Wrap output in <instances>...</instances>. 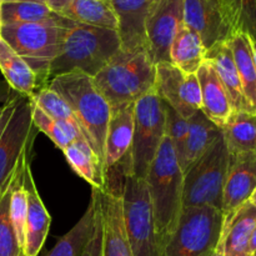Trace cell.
<instances>
[{
    "label": "cell",
    "mask_w": 256,
    "mask_h": 256,
    "mask_svg": "<svg viewBox=\"0 0 256 256\" xmlns=\"http://www.w3.org/2000/svg\"><path fill=\"white\" fill-rule=\"evenodd\" d=\"M2 2H46V0H2Z\"/></svg>",
    "instance_id": "obj_39"
},
{
    "label": "cell",
    "mask_w": 256,
    "mask_h": 256,
    "mask_svg": "<svg viewBox=\"0 0 256 256\" xmlns=\"http://www.w3.org/2000/svg\"><path fill=\"white\" fill-rule=\"evenodd\" d=\"M98 219L96 192L92 190V199L79 222L62 235L44 256H82L94 235Z\"/></svg>",
    "instance_id": "obj_22"
},
{
    "label": "cell",
    "mask_w": 256,
    "mask_h": 256,
    "mask_svg": "<svg viewBox=\"0 0 256 256\" xmlns=\"http://www.w3.org/2000/svg\"><path fill=\"white\" fill-rule=\"evenodd\" d=\"M222 134L230 155L255 152L256 154V114L250 112H234Z\"/></svg>",
    "instance_id": "obj_29"
},
{
    "label": "cell",
    "mask_w": 256,
    "mask_h": 256,
    "mask_svg": "<svg viewBox=\"0 0 256 256\" xmlns=\"http://www.w3.org/2000/svg\"><path fill=\"white\" fill-rule=\"evenodd\" d=\"M170 62L185 74H196L206 59V49L199 35L182 24L175 35L169 52Z\"/></svg>",
    "instance_id": "obj_27"
},
{
    "label": "cell",
    "mask_w": 256,
    "mask_h": 256,
    "mask_svg": "<svg viewBox=\"0 0 256 256\" xmlns=\"http://www.w3.org/2000/svg\"><path fill=\"white\" fill-rule=\"evenodd\" d=\"M229 162L230 152L220 134L209 150L184 174L182 209L209 206L222 212Z\"/></svg>",
    "instance_id": "obj_7"
},
{
    "label": "cell",
    "mask_w": 256,
    "mask_h": 256,
    "mask_svg": "<svg viewBox=\"0 0 256 256\" xmlns=\"http://www.w3.org/2000/svg\"><path fill=\"white\" fill-rule=\"evenodd\" d=\"M36 134L30 99L16 94L14 109L0 132V194L14 176L22 158L32 150Z\"/></svg>",
    "instance_id": "obj_10"
},
{
    "label": "cell",
    "mask_w": 256,
    "mask_h": 256,
    "mask_svg": "<svg viewBox=\"0 0 256 256\" xmlns=\"http://www.w3.org/2000/svg\"><path fill=\"white\" fill-rule=\"evenodd\" d=\"M134 105H125L112 112L104 144V169L106 174L115 166H120L124 176L129 169L134 138Z\"/></svg>",
    "instance_id": "obj_14"
},
{
    "label": "cell",
    "mask_w": 256,
    "mask_h": 256,
    "mask_svg": "<svg viewBox=\"0 0 256 256\" xmlns=\"http://www.w3.org/2000/svg\"><path fill=\"white\" fill-rule=\"evenodd\" d=\"M184 24L194 30L209 50L230 38L229 28L215 0H184Z\"/></svg>",
    "instance_id": "obj_16"
},
{
    "label": "cell",
    "mask_w": 256,
    "mask_h": 256,
    "mask_svg": "<svg viewBox=\"0 0 256 256\" xmlns=\"http://www.w3.org/2000/svg\"><path fill=\"white\" fill-rule=\"evenodd\" d=\"M184 0H158L146 20V52L155 65L170 62L175 35L184 24Z\"/></svg>",
    "instance_id": "obj_11"
},
{
    "label": "cell",
    "mask_w": 256,
    "mask_h": 256,
    "mask_svg": "<svg viewBox=\"0 0 256 256\" xmlns=\"http://www.w3.org/2000/svg\"><path fill=\"white\" fill-rule=\"evenodd\" d=\"M189 122V136L185 145L184 160L182 164V172L196 162L215 142L222 134V129L208 119L206 115L199 110L188 119Z\"/></svg>",
    "instance_id": "obj_28"
},
{
    "label": "cell",
    "mask_w": 256,
    "mask_h": 256,
    "mask_svg": "<svg viewBox=\"0 0 256 256\" xmlns=\"http://www.w3.org/2000/svg\"><path fill=\"white\" fill-rule=\"evenodd\" d=\"M60 18L50 10L46 2H2V25L8 24H32V22H54Z\"/></svg>",
    "instance_id": "obj_32"
},
{
    "label": "cell",
    "mask_w": 256,
    "mask_h": 256,
    "mask_svg": "<svg viewBox=\"0 0 256 256\" xmlns=\"http://www.w3.org/2000/svg\"><path fill=\"white\" fill-rule=\"evenodd\" d=\"M32 102V124L36 128L38 132H42L59 148L60 150H64L68 145L74 142L72 138L70 136L69 132L65 130V128L62 124L52 119V116L42 112L38 105L30 100Z\"/></svg>",
    "instance_id": "obj_34"
},
{
    "label": "cell",
    "mask_w": 256,
    "mask_h": 256,
    "mask_svg": "<svg viewBox=\"0 0 256 256\" xmlns=\"http://www.w3.org/2000/svg\"><path fill=\"white\" fill-rule=\"evenodd\" d=\"M250 252L256 256V225L254 228V232H252V239H250Z\"/></svg>",
    "instance_id": "obj_38"
},
{
    "label": "cell",
    "mask_w": 256,
    "mask_h": 256,
    "mask_svg": "<svg viewBox=\"0 0 256 256\" xmlns=\"http://www.w3.org/2000/svg\"><path fill=\"white\" fill-rule=\"evenodd\" d=\"M206 60L212 65L218 76L222 80L234 112H250L228 40L218 42L216 45L206 50Z\"/></svg>",
    "instance_id": "obj_21"
},
{
    "label": "cell",
    "mask_w": 256,
    "mask_h": 256,
    "mask_svg": "<svg viewBox=\"0 0 256 256\" xmlns=\"http://www.w3.org/2000/svg\"><path fill=\"white\" fill-rule=\"evenodd\" d=\"M29 154H32V152H28L22 158L14 176L12 178V180L8 182L5 189L0 194V256H19L22 252V248L18 242L16 235H15L12 219H10V195H12V186H14L15 179H16L20 166H22V162Z\"/></svg>",
    "instance_id": "obj_33"
},
{
    "label": "cell",
    "mask_w": 256,
    "mask_h": 256,
    "mask_svg": "<svg viewBox=\"0 0 256 256\" xmlns=\"http://www.w3.org/2000/svg\"><path fill=\"white\" fill-rule=\"evenodd\" d=\"M219 6L230 36L244 32L256 40V0H219Z\"/></svg>",
    "instance_id": "obj_31"
},
{
    "label": "cell",
    "mask_w": 256,
    "mask_h": 256,
    "mask_svg": "<svg viewBox=\"0 0 256 256\" xmlns=\"http://www.w3.org/2000/svg\"><path fill=\"white\" fill-rule=\"evenodd\" d=\"M256 225V208L249 202L242 204L222 222L218 256H254L250 239Z\"/></svg>",
    "instance_id": "obj_18"
},
{
    "label": "cell",
    "mask_w": 256,
    "mask_h": 256,
    "mask_svg": "<svg viewBox=\"0 0 256 256\" xmlns=\"http://www.w3.org/2000/svg\"><path fill=\"white\" fill-rule=\"evenodd\" d=\"M196 75L202 89V112L222 129L234 112L229 95L215 69L206 59Z\"/></svg>",
    "instance_id": "obj_20"
},
{
    "label": "cell",
    "mask_w": 256,
    "mask_h": 256,
    "mask_svg": "<svg viewBox=\"0 0 256 256\" xmlns=\"http://www.w3.org/2000/svg\"><path fill=\"white\" fill-rule=\"evenodd\" d=\"M215 256H218V255H215Z\"/></svg>",
    "instance_id": "obj_45"
},
{
    "label": "cell",
    "mask_w": 256,
    "mask_h": 256,
    "mask_svg": "<svg viewBox=\"0 0 256 256\" xmlns=\"http://www.w3.org/2000/svg\"><path fill=\"white\" fill-rule=\"evenodd\" d=\"M94 192H96V190H94ZM96 198H98V192H96ZM102 216H100V209H99V198H98L96 226H95V232H94V235H92V240H90L86 249H85L84 254L82 256H102Z\"/></svg>",
    "instance_id": "obj_36"
},
{
    "label": "cell",
    "mask_w": 256,
    "mask_h": 256,
    "mask_svg": "<svg viewBox=\"0 0 256 256\" xmlns=\"http://www.w3.org/2000/svg\"><path fill=\"white\" fill-rule=\"evenodd\" d=\"M160 246L172 234L182 212L184 172L165 135L145 176Z\"/></svg>",
    "instance_id": "obj_1"
},
{
    "label": "cell",
    "mask_w": 256,
    "mask_h": 256,
    "mask_svg": "<svg viewBox=\"0 0 256 256\" xmlns=\"http://www.w3.org/2000/svg\"><path fill=\"white\" fill-rule=\"evenodd\" d=\"M68 164L82 179L89 182L94 190L104 192L108 186L106 172L102 160L94 149L85 142H74L64 150Z\"/></svg>",
    "instance_id": "obj_24"
},
{
    "label": "cell",
    "mask_w": 256,
    "mask_h": 256,
    "mask_svg": "<svg viewBox=\"0 0 256 256\" xmlns=\"http://www.w3.org/2000/svg\"><path fill=\"white\" fill-rule=\"evenodd\" d=\"M0 72L9 86L16 94L32 98L39 90V82L35 72L28 62L0 36Z\"/></svg>",
    "instance_id": "obj_23"
},
{
    "label": "cell",
    "mask_w": 256,
    "mask_h": 256,
    "mask_svg": "<svg viewBox=\"0 0 256 256\" xmlns=\"http://www.w3.org/2000/svg\"><path fill=\"white\" fill-rule=\"evenodd\" d=\"M15 102H16V95L12 98H10L5 104L0 105V132H2V126H4L5 122L8 120L9 115L12 114V109H14Z\"/></svg>",
    "instance_id": "obj_37"
},
{
    "label": "cell",
    "mask_w": 256,
    "mask_h": 256,
    "mask_svg": "<svg viewBox=\"0 0 256 256\" xmlns=\"http://www.w3.org/2000/svg\"><path fill=\"white\" fill-rule=\"evenodd\" d=\"M156 65L146 52L120 50L106 66L94 76V82L112 110L135 104L155 89Z\"/></svg>",
    "instance_id": "obj_4"
},
{
    "label": "cell",
    "mask_w": 256,
    "mask_h": 256,
    "mask_svg": "<svg viewBox=\"0 0 256 256\" xmlns=\"http://www.w3.org/2000/svg\"><path fill=\"white\" fill-rule=\"evenodd\" d=\"M19 256H25V255H24V254H22H22H20Z\"/></svg>",
    "instance_id": "obj_43"
},
{
    "label": "cell",
    "mask_w": 256,
    "mask_h": 256,
    "mask_svg": "<svg viewBox=\"0 0 256 256\" xmlns=\"http://www.w3.org/2000/svg\"><path fill=\"white\" fill-rule=\"evenodd\" d=\"M72 22L60 16L48 22L2 25L0 36L32 68L39 90L49 85L50 68L62 52L65 32Z\"/></svg>",
    "instance_id": "obj_5"
},
{
    "label": "cell",
    "mask_w": 256,
    "mask_h": 256,
    "mask_svg": "<svg viewBox=\"0 0 256 256\" xmlns=\"http://www.w3.org/2000/svg\"><path fill=\"white\" fill-rule=\"evenodd\" d=\"M186 74L178 69L172 62H160L156 65L155 90L168 106L172 108L178 114L189 119L192 114L185 102Z\"/></svg>",
    "instance_id": "obj_25"
},
{
    "label": "cell",
    "mask_w": 256,
    "mask_h": 256,
    "mask_svg": "<svg viewBox=\"0 0 256 256\" xmlns=\"http://www.w3.org/2000/svg\"><path fill=\"white\" fill-rule=\"evenodd\" d=\"M165 135V104L154 89L140 98L134 105V138L129 169L125 175L145 179Z\"/></svg>",
    "instance_id": "obj_8"
},
{
    "label": "cell",
    "mask_w": 256,
    "mask_h": 256,
    "mask_svg": "<svg viewBox=\"0 0 256 256\" xmlns=\"http://www.w3.org/2000/svg\"><path fill=\"white\" fill-rule=\"evenodd\" d=\"M256 189V154L230 155L229 168L222 190V216L228 218L249 202Z\"/></svg>",
    "instance_id": "obj_15"
},
{
    "label": "cell",
    "mask_w": 256,
    "mask_h": 256,
    "mask_svg": "<svg viewBox=\"0 0 256 256\" xmlns=\"http://www.w3.org/2000/svg\"><path fill=\"white\" fill-rule=\"evenodd\" d=\"M252 54H254V62L256 66V40L252 39Z\"/></svg>",
    "instance_id": "obj_41"
},
{
    "label": "cell",
    "mask_w": 256,
    "mask_h": 256,
    "mask_svg": "<svg viewBox=\"0 0 256 256\" xmlns=\"http://www.w3.org/2000/svg\"><path fill=\"white\" fill-rule=\"evenodd\" d=\"M48 86L72 108L85 136L104 165V144L112 108L94 78L80 72H66L52 78Z\"/></svg>",
    "instance_id": "obj_2"
},
{
    "label": "cell",
    "mask_w": 256,
    "mask_h": 256,
    "mask_svg": "<svg viewBox=\"0 0 256 256\" xmlns=\"http://www.w3.org/2000/svg\"><path fill=\"white\" fill-rule=\"evenodd\" d=\"M249 202H250V204L254 205V206L256 208V189L254 190V192H252V196H250Z\"/></svg>",
    "instance_id": "obj_40"
},
{
    "label": "cell",
    "mask_w": 256,
    "mask_h": 256,
    "mask_svg": "<svg viewBox=\"0 0 256 256\" xmlns=\"http://www.w3.org/2000/svg\"><path fill=\"white\" fill-rule=\"evenodd\" d=\"M30 100L35 105H38L42 112H46L49 116H52L59 124H62L74 142H85L90 145L89 140L85 136L84 132H82L75 114L72 112V108L66 104V102L58 92H55L54 90L46 86L44 89L38 90L30 98Z\"/></svg>",
    "instance_id": "obj_30"
},
{
    "label": "cell",
    "mask_w": 256,
    "mask_h": 256,
    "mask_svg": "<svg viewBox=\"0 0 256 256\" xmlns=\"http://www.w3.org/2000/svg\"><path fill=\"white\" fill-rule=\"evenodd\" d=\"M52 12L74 22L118 30L109 0H46Z\"/></svg>",
    "instance_id": "obj_19"
},
{
    "label": "cell",
    "mask_w": 256,
    "mask_h": 256,
    "mask_svg": "<svg viewBox=\"0 0 256 256\" xmlns=\"http://www.w3.org/2000/svg\"><path fill=\"white\" fill-rule=\"evenodd\" d=\"M158 0H109L118 20L122 50L146 52V20Z\"/></svg>",
    "instance_id": "obj_12"
},
{
    "label": "cell",
    "mask_w": 256,
    "mask_h": 256,
    "mask_svg": "<svg viewBox=\"0 0 256 256\" xmlns=\"http://www.w3.org/2000/svg\"><path fill=\"white\" fill-rule=\"evenodd\" d=\"M228 44L234 56L248 106L250 112L256 114V66L252 38L244 32H236L228 39Z\"/></svg>",
    "instance_id": "obj_26"
},
{
    "label": "cell",
    "mask_w": 256,
    "mask_h": 256,
    "mask_svg": "<svg viewBox=\"0 0 256 256\" xmlns=\"http://www.w3.org/2000/svg\"><path fill=\"white\" fill-rule=\"evenodd\" d=\"M2 2L0 0V32H2Z\"/></svg>",
    "instance_id": "obj_42"
},
{
    "label": "cell",
    "mask_w": 256,
    "mask_h": 256,
    "mask_svg": "<svg viewBox=\"0 0 256 256\" xmlns=\"http://www.w3.org/2000/svg\"><path fill=\"white\" fill-rule=\"evenodd\" d=\"M165 118H166V136L172 142L178 162L182 166L185 154V145L189 136V122L166 104H165Z\"/></svg>",
    "instance_id": "obj_35"
},
{
    "label": "cell",
    "mask_w": 256,
    "mask_h": 256,
    "mask_svg": "<svg viewBox=\"0 0 256 256\" xmlns=\"http://www.w3.org/2000/svg\"><path fill=\"white\" fill-rule=\"evenodd\" d=\"M224 216L214 208L182 209L172 234L162 242L160 256H215Z\"/></svg>",
    "instance_id": "obj_6"
},
{
    "label": "cell",
    "mask_w": 256,
    "mask_h": 256,
    "mask_svg": "<svg viewBox=\"0 0 256 256\" xmlns=\"http://www.w3.org/2000/svg\"><path fill=\"white\" fill-rule=\"evenodd\" d=\"M22 182L28 195V216L22 254L25 256H38L49 234L52 216L36 189L34 176L30 169V160H28L25 164Z\"/></svg>",
    "instance_id": "obj_17"
},
{
    "label": "cell",
    "mask_w": 256,
    "mask_h": 256,
    "mask_svg": "<svg viewBox=\"0 0 256 256\" xmlns=\"http://www.w3.org/2000/svg\"><path fill=\"white\" fill-rule=\"evenodd\" d=\"M96 192L102 226V256H132L125 232L122 189L108 184L104 192Z\"/></svg>",
    "instance_id": "obj_13"
},
{
    "label": "cell",
    "mask_w": 256,
    "mask_h": 256,
    "mask_svg": "<svg viewBox=\"0 0 256 256\" xmlns=\"http://www.w3.org/2000/svg\"><path fill=\"white\" fill-rule=\"evenodd\" d=\"M125 232L132 256H160L152 202L145 179L125 175L122 189Z\"/></svg>",
    "instance_id": "obj_9"
},
{
    "label": "cell",
    "mask_w": 256,
    "mask_h": 256,
    "mask_svg": "<svg viewBox=\"0 0 256 256\" xmlns=\"http://www.w3.org/2000/svg\"><path fill=\"white\" fill-rule=\"evenodd\" d=\"M120 50L116 30L72 22L65 32L62 52L50 68V79L72 72L94 78Z\"/></svg>",
    "instance_id": "obj_3"
},
{
    "label": "cell",
    "mask_w": 256,
    "mask_h": 256,
    "mask_svg": "<svg viewBox=\"0 0 256 256\" xmlns=\"http://www.w3.org/2000/svg\"><path fill=\"white\" fill-rule=\"evenodd\" d=\"M215 2H218V4H219V0H215Z\"/></svg>",
    "instance_id": "obj_44"
}]
</instances>
